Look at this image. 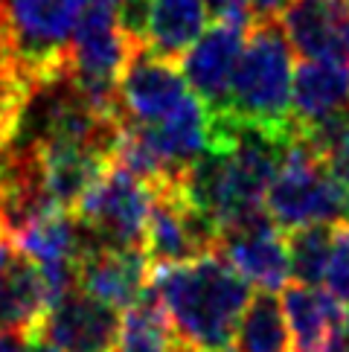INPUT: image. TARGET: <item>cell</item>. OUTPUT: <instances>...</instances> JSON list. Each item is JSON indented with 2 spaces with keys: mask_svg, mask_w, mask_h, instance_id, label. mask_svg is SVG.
<instances>
[{
  "mask_svg": "<svg viewBox=\"0 0 349 352\" xmlns=\"http://www.w3.org/2000/svg\"><path fill=\"white\" fill-rule=\"evenodd\" d=\"M207 9H213L216 21H230V23H242V27H251L256 21L247 0H204Z\"/></svg>",
  "mask_w": 349,
  "mask_h": 352,
  "instance_id": "obj_23",
  "label": "cell"
},
{
  "mask_svg": "<svg viewBox=\"0 0 349 352\" xmlns=\"http://www.w3.org/2000/svg\"><path fill=\"white\" fill-rule=\"evenodd\" d=\"M221 233L216 221L204 216L186 192L181 181H172L152 190L146 224V256L155 265H186L207 254H216Z\"/></svg>",
  "mask_w": 349,
  "mask_h": 352,
  "instance_id": "obj_7",
  "label": "cell"
},
{
  "mask_svg": "<svg viewBox=\"0 0 349 352\" xmlns=\"http://www.w3.org/2000/svg\"><path fill=\"white\" fill-rule=\"evenodd\" d=\"M148 285L192 352H230L236 326L251 303V285L218 254L186 265H155Z\"/></svg>",
  "mask_w": 349,
  "mask_h": 352,
  "instance_id": "obj_1",
  "label": "cell"
},
{
  "mask_svg": "<svg viewBox=\"0 0 349 352\" xmlns=\"http://www.w3.org/2000/svg\"><path fill=\"white\" fill-rule=\"evenodd\" d=\"M282 30L291 50H297L306 61L349 65V3L291 0L282 12Z\"/></svg>",
  "mask_w": 349,
  "mask_h": 352,
  "instance_id": "obj_14",
  "label": "cell"
},
{
  "mask_svg": "<svg viewBox=\"0 0 349 352\" xmlns=\"http://www.w3.org/2000/svg\"><path fill=\"white\" fill-rule=\"evenodd\" d=\"M49 294L41 271L23 254H15L0 274V335L38 338L49 311Z\"/></svg>",
  "mask_w": 349,
  "mask_h": 352,
  "instance_id": "obj_16",
  "label": "cell"
},
{
  "mask_svg": "<svg viewBox=\"0 0 349 352\" xmlns=\"http://www.w3.org/2000/svg\"><path fill=\"white\" fill-rule=\"evenodd\" d=\"M87 0H0L9 47L32 87L70 65V44Z\"/></svg>",
  "mask_w": 349,
  "mask_h": 352,
  "instance_id": "obj_5",
  "label": "cell"
},
{
  "mask_svg": "<svg viewBox=\"0 0 349 352\" xmlns=\"http://www.w3.org/2000/svg\"><path fill=\"white\" fill-rule=\"evenodd\" d=\"M114 352H192V349L178 338L166 309L160 306L157 294L148 285L146 294L122 314Z\"/></svg>",
  "mask_w": 349,
  "mask_h": 352,
  "instance_id": "obj_18",
  "label": "cell"
},
{
  "mask_svg": "<svg viewBox=\"0 0 349 352\" xmlns=\"http://www.w3.org/2000/svg\"><path fill=\"white\" fill-rule=\"evenodd\" d=\"M120 3L122 0H87L70 44V79L87 102L105 114H122L120 79L140 47L122 30Z\"/></svg>",
  "mask_w": 349,
  "mask_h": 352,
  "instance_id": "obj_4",
  "label": "cell"
},
{
  "mask_svg": "<svg viewBox=\"0 0 349 352\" xmlns=\"http://www.w3.org/2000/svg\"><path fill=\"white\" fill-rule=\"evenodd\" d=\"M27 352H61V349H56L53 344H47L44 338H32V341H27Z\"/></svg>",
  "mask_w": 349,
  "mask_h": 352,
  "instance_id": "obj_26",
  "label": "cell"
},
{
  "mask_svg": "<svg viewBox=\"0 0 349 352\" xmlns=\"http://www.w3.org/2000/svg\"><path fill=\"white\" fill-rule=\"evenodd\" d=\"M32 96V82L21 70L15 53L9 47L3 21H0V152H6L21 131Z\"/></svg>",
  "mask_w": 349,
  "mask_h": 352,
  "instance_id": "obj_20",
  "label": "cell"
},
{
  "mask_svg": "<svg viewBox=\"0 0 349 352\" xmlns=\"http://www.w3.org/2000/svg\"><path fill=\"white\" fill-rule=\"evenodd\" d=\"M349 114V65L303 61L294 70L291 122L297 134H308Z\"/></svg>",
  "mask_w": 349,
  "mask_h": 352,
  "instance_id": "obj_15",
  "label": "cell"
},
{
  "mask_svg": "<svg viewBox=\"0 0 349 352\" xmlns=\"http://www.w3.org/2000/svg\"><path fill=\"white\" fill-rule=\"evenodd\" d=\"M91 245L96 242L70 210L47 212L38 221H32L27 230L18 233L21 254L30 256L35 262V268L41 271V280L47 285V294L53 306L61 297L76 292L79 262Z\"/></svg>",
  "mask_w": 349,
  "mask_h": 352,
  "instance_id": "obj_8",
  "label": "cell"
},
{
  "mask_svg": "<svg viewBox=\"0 0 349 352\" xmlns=\"http://www.w3.org/2000/svg\"><path fill=\"white\" fill-rule=\"evenodd\" d=\"M148 207H152V190L114 163L87 190L73 216L82 221L96 245L143 250Z\"/></svg>",
  "mask_w": 349,
  "mask_h": 352,
  "instance_id": "obj_6",
  "label": "cell"
},
{
  "mask_svg": "<svg viewBox=\"0 0 349 352\" xmlns=\"http://www.w3.org/2000/svg\"><path fill=\"white\" fill-rule=\"evenodd\" d=\"M12 256H15V245H12L9 239H0V274L6 271V265L12 262Z\"/></svg>",
  "mask_w": 349,
  "mask_h": 352,
  "instance_id": "obj_25",
  "label": "cell"
},
{
  "mask_svg": "<svg viewBox=\"0 0 349 352\" xmlns=\"http://www.w3.org/2000/svg\"><path fill=\"white\" fill-rule=\"evenodd\" d=\"M332 3H349V0H332Z\"/></svg>",
  "mask_w": 349,
  "mask_h": 352,
  "instance_id": "obj_28",
  "label": "cell"
},
{
  "mask_svg": "<svg viewBox=\"0 0 349 352\" xmlns=\"http://www.w3.org/2000/svg\"><path fill=\"white\" fill-rule=\"evenodd\" d=\"M335 230L332 224H308V228L291 230L289 236V259H291V276L297 285L323 283L335 248Z\"/></svg>",
  "mask_w": 349,
  "mask_h": 352,
  "instance_id": "obj_21",
  "label": "cell"
},
{
  "mask_svg": "<svg viewBox=\"0 0 349 352\" xmlns=\"http://www.w3.org/2000/svg\"><path fill=\"white\" fill-rule=\"evenodd\" d=\"M0 239H6V224H3V216H0Z\"/></svg>",
  "mask_w": 349,
  "mask_h": 352,
  "instance_id": "obj_27",
  "label": "cell"
},
{
  "mask_svg": "<svg viewBox=\"0 0 349 352\" xmlns=\"http://www.w3.org/2000/svg\"><path fill=\"white\" fill-rule=\"evenodd\" d=\"M291 44L277 18H256L230 85L227 114L277 134H297L291 122Z\"/></svg>",
  "mask_w": 349,
  "mask_h": 352,
  "instance_id": "obj_2",
  "label": "cell"
},
{
  "mask_svg": "<svg viewBox=\"0 0 349 352\" xmlns=\"http://www.w3.org/2000/svg\"><path fill=\"white\" fill-rule=\"evenodd\" d=\"M207 30L204 0H148L143 47L166 61L186 56Z\"/></svg>",
  "mask_w": 349,
  "mask_h": 352,
  "instance_id": "obj_17",
  "label": "cell"
},
{
  "mask_svg": "<svg viewBox=\"0 0 349 352\" xmlns=\"http://www.w3.org/2000/svg\"><path fill=\"white\" fill-rule=\"evenodd\" d=\"M216 254L259 292H280L291 280L289 239L271 221L268 210L236 230L221 233Z\"/></svg>",
  "mask_w": 349,
  "mask_h": 352,
  "instance_id": "obj_11",
  "label": "cell"
},
{
  "mask_svg": "<svg viewBox=\"0 0 349 352\" xmlns=\"http://www.w3.org/2000/svg\"><path fill=\"white\" fill-rule=\"evenodd\" d=\"M120 111L128 125H160L192 96L183 73L146 47H137L120 79Z\"/></svg>",
  "mask_w": 349,
  "mask_h": 352,
  "instance_id": "obj_9",
  "label": "cell"
},
{
  "mask_svg": "<svg viewBox=\"0 0 349 352\" xmlns=\"http://www.w3.org/2000/svg\"><path fill=\"white\" fill-rule=\"evenodd\" d=\"M247 30L251 27H242V23L216 21L181 58V73L186 85L204 102L210 114H227L233 73L239 65Z\"/></svg>",
  "mask_w": 349,
  "mask_h": 352,
  "instance_id": "obj_10",
  "label": "cell"
},
{
  "mask_svg": "<svg viewBox=\"0 0 349 352\" xmlns=\"http://www.w3.org/2000/svg\"><path fill=\"white\" fill-rule=\"evenodd\" d=\"M323 283H326V292L341 306L349 309V224L335 230V248H332V259Z\"/></svg>",
  "mask_w": 349,
  "mask_h": 352,
  "instance_id": "obj_22",
  "label": "cell"
},
{
  "mask_svg": "<svg viewBox=\"0 0 349 352\" xmlns=\"http://www.w3.org/2000/svg\"><path fill=\"white\" fill-rule=\"evenodd\" d=\"M152 262L146 250L91 245L79 262V292L111 309H131L146 294Z\"/></svg>",
  "mask_w": 349,
  "mask_h": 352,
  "instance_id": "obj_13",
  "label": "cell"
},
{
  "mask_svg": "<svg viewBox=\"0 0 349 352\" xmlns=\"http://www.w3.org/2000/svg\"><path fill=\"white\" fill-rule=\"evenodd\" d=\"M120 311L85 292H70L47 311L38 338L61 352H114L120 338Z\"/></svg>",
  "mask_w": 349,
  "mask_h": 352,
  "instance_id": "obj_12",
  "label": "cell"
},
{
  "mask_svg": "<svg viewBox=\"0 0 349 352\" xmlns=\"http://www.w3.org/2000/svg\"><path fill=\"white\" fill-rule=\"evenodd\" d=\"M265 210L280 230L291 233L308 224H349V190L338 184L300 134L291 137L282 166L268 186Z\"/></svg>",
  "mask_w": 349,
  "mask_h": 352,
  "instance_id": "obj_3",
  "label": "cell"
},
{
  "mask_svg": "<svg viewBox=\"0 0 349 352\" xmlns=\"http://www.w3.org/2000/svg\"><path fill=\"white\" fill-rule=\"evenodd\" d=\"M289 3H291V0H247L254 18H277L280 12L289 9Z\"/></svg>",
  "mask_w": 349,
  "mask_h": 352,
  "instance_id": "obj_24",
  "label": "cell"
},
{
  "mask_svg": "<svg viewBox=\"0 0 349 352\" xmlns=\"http://www.w3.org/2000/svg\"><path fill=\"white\" fill-rule=\"evenodd\" d=\"M230 352H294L282 303L271 292H259L251 297L236 326Z\"/></svg>",
  "mask_w": 349,
  "mask_h": 352,
  "instance_id": "obj_19",
  "label": "cell"
}]
</instances>
